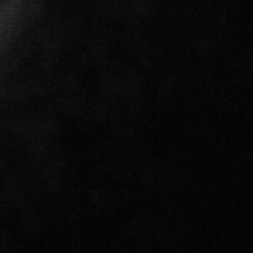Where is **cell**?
<instances>
[{
  "instance_id": "6da1fadb",
  "label": "cell",
  "mask_w": 253,
  "mask_h": 253,
  "mask_svg": "<svg viewBox=\"0 0 253 253\" xmlns=\"http://www.w3.org/2000/svg\"><path fill=\"white\" fill-rule=\"evenodd\" d=\"M17 9L16 5L12 3H6L0 5V46L5 42V39L9 36L16 26Z\"/></svg>"
}]
</instances>
